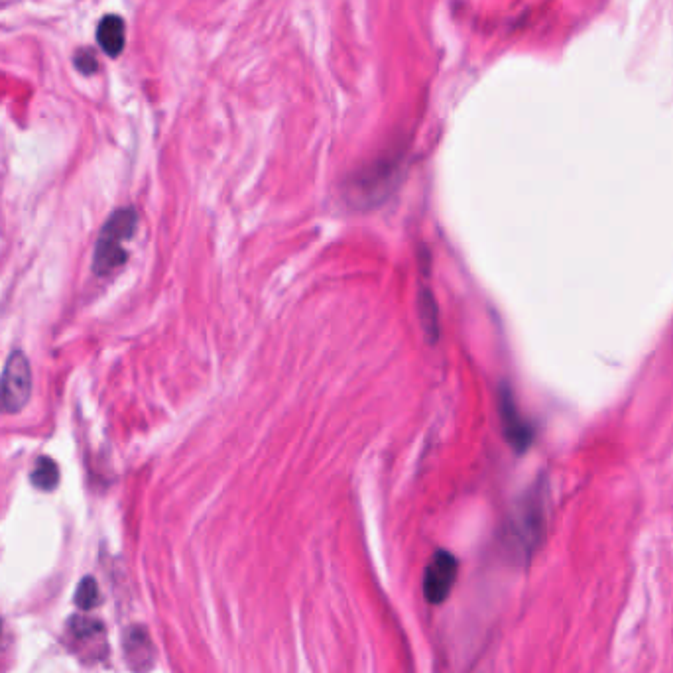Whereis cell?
Wrapping results in <instances>:
<instances>
[{
  "label": "cell",
  "instance_id": "obj_2",
  "mask_svg": "<svg viewBox=\"0 0 673 673\" xmlns=\"http://www.w3.org/2000/svg\"><path fill=\"white\" fill-rule=\"evenodd\" d=\"M544 506L538 496H530L506 530V546L522 559H530L544 538Z\"/></svg>",
  "mask_w": 673,
  "mask_h": 673
},
{
  "label": "cell",
  "instance_id": "obj_1",
  "mask_svg": "<svg viewBox=\"0 0 673 673\" xmlns=\"http://www.w3.org/2000/svg\"><path fill=\"white\" fill-rule=\"evenodd\" d=\"M138 223V215L132 207H123L117 209L111 219L105 223L99 241L95 246V256H93V270L99 276H107L121 268L126 262V248L124 243L134 235Z\"/></svg>",
  "mask_w": 673,
  "mask_h": 673
},
{
  "label": "cell",
  "instance_id": "obj_3",
  "mask_svg": "<svg viewBox=\"0 0 673 673\" xmlns=\"http://www.w3.org/2000/svg\"><path fill=\"white\" fill-rule=\"evenodd\" d=\"M32 394V370L26 355L14 351L0 376V414H16L24 410Z\"/></svg>",
  "mask_w": 673,
  "mask_h": 673
},
{
  "label": "cell",
  "instance_id": "obj_4",
  "mask_svg": "<svg viewBox=\"0 0 673 673\" xmlns=\"http://www.w3.org/2000/svg\"><path fill=\"white\" fill-rule=\"evenodd\" d=\"M459 561L453 553L439 550L429 559L426 573H424V595L431 605H441L453 591L457 581Z\"/></svg>",
  "mask_w": 673,
  "mask_h": 673
},
{
  "label": "cell",
  "instance_id": "obj_9",
  "mask_svg": "<svg viewBox=\"0 0 673 673\" xmlns=\"http://www.w3.org/2000/svg\"><path fill=\"white\" fill-rule=\"evenodd\" d=\"M30 481L36 489L50 490L58 489L60 485V469H58V463L52 459V457H40L36 461V467L30 475Z\"/></svg>",
  "mask_w": 673,
  "mask_h": 673
},
{
  "label": "cell",
  "instance_id": "obj_5",
  "mask_svg": "<svg viewBox=\"0 0 673 673\" xmlns=\"http://www.w3.org/2000/svg\"><path fill=\"white\" fill-rule=\"evenodd\" d=\"M67 638L79 656H85L93 662L103 660L107 656L105 626L95 618L83 614L71 616L67 620Z\"/></svg>",
  "mask_w": 673,
  "mask_h": 673
},
{
  "label": "cell",
  "instance_id": "obj_10",
  "mask_svg": "<svg viewBox=\"0 0 673 673\" xmlns=\"http://www.w3.org/2000/svg\"><path fill=\"white\" fill-rule=\"evenodd\" d=\"M418 313H420V321H422V327H424L429 341H437V337H439V309H437L433 294L426 288L418 296Z\"/></svg>",
  "mask_w": 673,
  "mask_h": 673
},
{
  "label": "cell",
  "instance_id": "obj_13",
  "mask_svg": "<svg viewBox=\"0 0 673 673\" xmlns=\"http://www.w3.org/2000/svg\"><path fill=\"white\" fill-rule=\"evenodd\" d=\"M0 632H2V620H0Z\"/></svg>",
  "mask_w": 673,
  "mask_h": 673
},
{
  "label": "cell",
  "instance_id": "obj_12",
  "mask_svg": "<svg viewBox=\"0 0 673 673\" xmlns=\"http://www.w3.org/2000/svg\"><path fill=\"white\" fill-rule=\"evenodd\" d=\"M75 65H77V69L81 71V73H85V75H91V73H95L97 71V58H95V54L91 52V50H81V52H77V56H75Z\"/></svg>",
  "mask_w": 673,
  "mask_h": 673
},
{
  "label": "cell",
  "instance_id": "obj_6",
  "mask_svg": "<svg viewBox=\"0 0 673 673\" xmlns=\"http://www.w3.org/2000/svg\"><path fill=\"white\" fill-rule=\"evenodd\" d=\"M498 414H500V424L504 429V435L508 439V443L512 445V449L516 451H526L534 439V431L530 428V424L522 418L512 392L504 386L498 392Z\"/></svg>",
  "mask_w": 673,
  "mask_h": 673
},
{
  "label": "cell",
  "instance_id": "obj_8",
  "mask_svg": "<svg viewBox=\"0 0 673 673\" xmlns=\"http://www.w3.org/2000/svg\"><path fill=\"white\" fill-rule=\"evenodd\" d=\"M97 42L107 56L119 58L123 54L124 44H126L123 18L115 16V14L105 16L101 20L99 28H97Z\"/></svg>",
  "mask_w": 673,
  "mask_h": 673
},
{
  "label": "cell",
  "instance_id": "obj_7",
  "mask_svg": "<svg viewBox=\"0 0 673 673\" xmlns=\"http://www.w3.org/2000/svg\"><path fill=\"white\" fill-rule=\"evenodd\" d=\"M123 648L126 662L132 672L146 673L154 668L156 652L148 632L142 626H130L124 632Z\"/></svg>",
  "mask_w": 673,
  "mask_h": 673
},
{
  "label": "cell",
  "instance_id": "obj_11",
  "mask_svg": "<svg viewBox=\"0 0 673 673\" xmlns=\"http://www.w3.org/2000/svg\"><path fill=\"white\" fill-rule=\"evenodd\" d=\"M75 605L81 611H91L99 605V585L93 577H85L75 591Z\"/></svg>",
  "mask_w": 673,
  "mask_h": 673
}]
</instances>
